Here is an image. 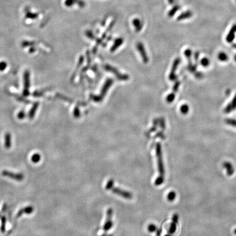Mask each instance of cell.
Here are the masks:
<instances>
[{"label":"cell","instance_id":"1","mask_svg":"<svg viewBox=\"0 0 236 236\" xmlns=\"http://www.w3.org/2000/svg\"><path fill=\"white\" fill-rule=\"evenodd\" d=\"M156 154L158 160V171L159 173V176L156 178L155 181V185L156 186H159L162 184L165 179V168L162 159V154L161 148L160 144H158L156 146Z\"/></svg>","mask_w":236,"mask_h":236},{"label":"cell","instance_id":"2","mask_svg":"<svg viewBox=\"0 0 236 236\" xmlns=\"http://www.w3.org/2000/svg\"><path fill=\"white\" fill-rule=\"evenodd\" d=\"M114 182L112 179H110L108 181L106 186V189L108 190H111L113 194L119 195L125 199L131 200L132 198L133 195L130 192L126 191L123 189H120L114 186Z\"/></svg>","mask_w":236,"mask_h":236},{"label":"cell","instance_id":"3","mask_svg":"<svg viewBox=\"0 0 236 236\" xmlns=\"http://www.w3.org/2000/svg\"><path fill=\"white\" fill-rule=\"evenodd\" d=\"M112 209L111 208H108L107 212L106 220L103 227V229L105 233H106L108 231L111 230V228L112 227L113 225L112 220Z\"/></svg>","mask_w":236,"mask_h":236},{"label":"cell","instance_id":"4","mask_svg":"<svg viewBox=\"0 0 236 236\" xmlns=\"http://www.w3.org/2000/svg\"><path fill=\"white\" fill-rule=\"evenodd\" d=\"M30 74L27 70L25 71L24 74V90L23 96L27 97L30 94L29 89L30 86Z\"/></svg>","mask_w":236,"mask_h":236},{"label":"cell","instance_id":"5","mask_svg":"<svg viewBox=\"0 0 236 236\" xmlns=\"http://www.w3.org/2000/svg\"><path fill=\"white\" fill-rule=\"evenodd\" d=\"M178 215L177 213L174 214L172 217V221L171 224L170 225V227L168 231V234L172 236L173 235L177 230V225L178 223Z\"/></svg>","mask_w":236,"mask_h":236},{"label":"cell","instance_id":"6","mask_svg":"<svg viewBox=\"0 0 236 236\" xmlns=\"http://www.w3.org/2000/svg\"><path fill=\"white\" fill-rule=\"evenodd\" d=\"M223 167L226 170L227 176H232L235 173V168L233 165L229 161H225L223 164Z\"/></svg>","mask_w":236,"mask_h":236},{"label":"cell","instance_id":"7","mask_svg":"<svg viewBox=\"0 0 236 236\" xmlns=\"http://www.w3.org/2000/svg\"><path fill=\"white\" fill-rule=\"evenodd\" d=\"M236 109V95L229 103V105L225 107L224 109V112L226 113H229Z\"/></svg>","mask_w":236,"mask_h":236},{"label":"cell","instance_id":"8","mask_svg":"<svg viewBox=\"0 0 236 236\" xmlns=\"http://www.w3.org/2000/svg\"><path fill=\"white\" fill-rule=\"evenodd\" d=\"M75 3H77L78 6L82 8L84 7L86 5L85 2L82 0H66L65 2V5L67 7H72Z\"/></svg>","mask_w":236,"mask_h":236},{"label":"cell","instance_id":"9","mask_svg":"<svg viewBox=\"0 0 236 236\" xmlns=\"http://www.w3.org/2000/svg\"><path fill=\"white\" fill-rule=\"evenodd\" d=\"M236 32V24L233 25L232 27L230 30L229 34L226 37V41L228 42H231L233 41L234 38H235V35Z\"/></svg>","mask_w":236,"mask_h":236},{"label":"cell","instance_id":"10","mask_svg":"<svg viewBox=\"0 0 236 236\" xmlns=\"http://www.w3.org/2000/svg\"><path fill=\"white\" fill-rule=\"evenodd\" d=\"M38 106H39V103L38 102H36L32 107L31 110L30 111L29 113V117L30 120H32L34 118V117L35 115L36 112L37 111V109Z\"/></svg>","mask_w":236,"mask_h":236},{"label":"cell","instance_id":"11","mask_svg":"<svg viewBox=\"0 0 236 236\" xmlns=\"http://www.w3.org/2000/svg\"><path fill=\"white\" fill-rule=\"evenodd\" d=\"M3 174L5 176H8V177H11V178H13L14 179H15V180H23V176L21 174H13L10 172H8L4 171L3 173Z\"/></svg>","mask_w":236,"mask_h":236},{"label":"cell","instance_id":"12","mask_svg":"<svg viewBox=\"0 0 236 236\" xmlns=\"http://www.w3.org/2000/svg\"><path fill=\"white\" fill-rule=\"evenodd\" d=\"M132 24L137 31H139V30L142 29V27H143L142 21L138 18L134 19L132 21Z\"/></svg>","mask_w":236,"mask_h":236},{"label":"cell","instance_id":"13","mask_svg":"<svg viewBox=\"0 0 236 236\" xmlns=\"http://www.w3.org/2000/svg\"><path fill=\"white\" fill-rule=\"evenodd\" d=\"M5 147L7 149L10 148L11 147V135L10 133H7L5 135Z\"/></svg>","mask_w":236,"mask_h":236},{"label":"cell","instance_id":"14","mask_svg":"<svg viewBox=\"0 0 236 236\" xmlns=\"http://www.w3.org/2000/svg\"><path fill=\"white\" fill-rule=\"evenodd\" d=\"M48 90H49V88H45L42 90H38V91H35L34 93H33V96L35 97H42L43 95L44 94V93H46V91H47Z\"/></svg>","mask_w":236,"mask_h":236},{"label":"cell","instance_id":"15","mask_svg":"<svg viewBox=\"0 0 236 236\" xmlns=\"http://www.w3.org/2000/svg\"><path fill=\"white\" fill-rule=\"evenodd\" d=\"M192 15V13L190 11H187V12H185L182 13L179 16V17L178 18V20H183L186 18H189V17H191Z\"/></svg>","mask_w":236,"mask_h":236},{"label":"cell","instance_id":"16","mask_svg":"<svg viewBox=\"0 0 236 236\" xmlns=\"http://www.w3.org/2000/svg\"><path fill=\"white\" fill-rule=\"evenodd\" d=\"M225 122L226 124H227V125H230V126H232V127H236V119L228 118V119H226L225 120Z\"/></svg>","mask_w":236,"mask_h":236},{"label":"cell","instance_id":"17","mask_svg":"<svg viewBox=\"0 0 236 236\" xmlns=\"http://www.w3.org/2000/svg\"><path fill=\"white\" fill-rule=\"evenodd\" d=\"M218 56V58L219 60H220V61H224V62L227 61L228 59H229V57H228V56L227 55V54L225 53L224 52H221V53H220L219 54Z\"/></svg>","mask_w":236,"mask_h":236},{"label":"cell","instance_id":"18","mask_svg":"<svg viewBox=\"0 0 236 236\" xmlns=\"http://www.w3.org/2000/svg\"><path fill=\"white\" fill-rule=\"evenodd\" d=\"M176 198V192L172 191L169 192L167 195V200L170 202L174 201Z\"/></svg>","mask_w":236,"mask_h":236},{"label":"cell","instance_id":"19","mask_svg":"<svg viewBox=\"0 0 236 236\" xmlns=\"http://www.w3.org/2000/svg\"><path fill=\"white\" fill-rule=\"evenodd\" d=\"M179 8H180L179 6H174V7L169 12V13H168V15H169L170 17H172L173 15H174V14L179 9Z\"/></svg>","mask_w":236,"mask_h":236},{"label":"cell","instance_id":"20","mask_svg":"<svg viewBox=\"0 0 236 236\" xmlns=\"http://www.w3.org/2000/svg\"><path fill=\"white\" fill-rule=\"evenodd\" d=\"M180 111L183 114H186L188 113L189 112V106H188L187 105H183L180 108Z\"/></svg>","mask_w":236,"mask_h":236},{"label":"cell","instance_id":"21","mask_svg":"<svg viewBox=\"0 0 236 236\" xmlns=\"http://www.w3.org/2000/svg\"><path fill=\"white\" fill-rule=\"evenodd\" d=\"M13 95L14 96L15 98L17 100L20 101V102H24V103H29L30 102L29 101L27 100H25L24 97H21V96H18V95H17L13 94Z\"/></svg>","mask_w":236,"mask_h":236},{"label":"cell","instance_id":"22","mask_svg":"<svg viewBox=\"0 0 236 236\" xmlns=\"http://www.w3.org/2000/svg\"><path fill=\"white\" fill-rule=\"evenodd\" d=\"M40 159H41V156H40V155H39L38 154H34L32 157V161L34 162H36V163L38 162L40 160Z\"/></svg>","mask_w":236,"mask_h":236},{"label":"cell","instance_id":"23","mask_svg":"<svg viewBox=\"0 0 236 236\" xmlns=\"http://www.w3.org/2000/svg\"><path fill=\"white\" fill-rule=\"evenodd\" d=\"M201 64L203 67H207L208 66V65H209V61L206 58H203L201 60Z\"/></svg>","mask_w":236,"mask_h":236},{"label":"cell","instance_id":"24","mask_svg":"<svg viewBox=\"0 0 236 236\" xmlns=\"http://www.w3.org/2000/svg\"><path fill=\"white\" fill-rule=\"evenodd\" d=\"M156 226L154 224H150L148 227V230L150 232H154L156 231H157Z\"/></svg>","mask_w":236,"mask_h":236},{"label":"cell","instance_id":"25","mask_svg":"<svg viewBox=\"0 0 236 236\" xmlns=\"http://www.w3.org/2000/svg\"><path fill=\"white\" fill-rule=\"evenodd\" d=\"M7 64L5 61L0 62V71H5V70L7 68Z\"/></svg>","mask_w":236,"mask_h":236},{"label":"cell","instance_id":"26","mask_svg":"<svg viewBox=\"0 0 236 236\" xmlns=\"http://www.w3.org/2000/svg\"><path fill=\"white\" fill-rule=\"evenodd\" d=\"M17 117L20 120L24 119V118L25 117V113L23 111H21L18 113V115H17Z\"/></svg>","mask_w":236,"mask_h":236},{"label":"cell","instance_id":"27","mask_svg":"<svg viewBox=\"0 0 236 236\" xmlns=\"http://www.w3.org/2000/svg\"><path fill=\"white\" fill-rule=\"evenodd\" d=\"M191 55H192V52L190 49H188L185 51V55L186 56V57L188 59V60L191 58Z\"/></svg>","mask_w":236,"mask_h":236},{"label":"cell","instance_id":"28","mask_svg":"<svg viewBox=\"0 0 236 236\" xmlns=\"http://www.w3.org/2000/svg\"><path fill=\"white\" fill-rule=\"evenodd\" d=\"M199 58V53L198 52H196L195 54V59L196 62H197V60Z\"/></svg>","mask_w":236,"mask_h":236},{"label":"cell","instance_id":"29","mask_svg":"<svg viewBox=\"0 0 236 236\" xmlns=\"http://www.w3.org/2000/svg\"><path fill=\"white\" fill-rule=\"evenodd\" d=\"M36 49L35 48H31L29 50L30 53H34L35 52H36Z\"/></svg>","mask_w":236,"mask_h":236},{"label":"cell","instance_id":"30","mask_svg":"<svg viewBox=\"0 0 236 236\" xmlns=\"http://www.w3.org/2000/svg\"><path fill=\"white\" fill-rule=\"evenodd\" d=\"M168 2H170V3H173V0H168Z\"/></svg>","mask_w":236,"mask_h":236},{"label":"cell","instance_id":"31","mask_svg":"<svg viewBox=\"0 0 236 236\" xmlns=\"http://www.w3.org/2000/svg\"><path fill=\"white\" fill-rule=\"evenodd\" d=\"M233 47L235 48V49H236V44H235L233 45Z\"/></svg>","mask_w":236,"mask_h":236},{"label":"cell","instance_id":"32","mask_svg":"<svg viewBox=\"0 0 236 236\" xmlns=\"http://www.w3.org/2000/svg\"><path fill=\"white\" fill-rule=\"evenodd\" d=\"M234 233L236 235V229H235V230H234Z\"/></svg>","mask_w":236,"mask_h":236},{"label":"cell","instance_id":"33","mask_svg":"<svg viewBox=\"0 0 236 236\" xmlns=\"http://www.w3.org/2000/svg\"><path fill=\"white\" fill-rule=\"evenodd\" d=\"M165 236H171V235H168V234H167V235H165Z\"/></svg>","mask_w":236,"mask_h":236},{"label":"cell","instance_id":"34","mask_svg":"<svg viewBox=\"0 0 236 236\" xmlns=\"http://www.w3.org/2000/svg\"><path fill=\"white\" fill-rule=\"evenodd\" d=\"M235 61H236V56H235Z\"/></svg>","mask_w":236,"mask_h":236}]
</instances>
